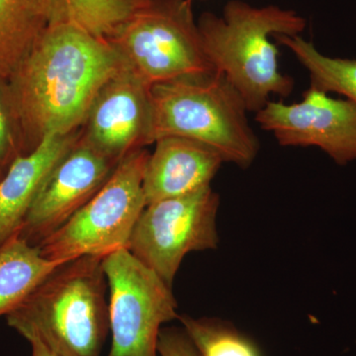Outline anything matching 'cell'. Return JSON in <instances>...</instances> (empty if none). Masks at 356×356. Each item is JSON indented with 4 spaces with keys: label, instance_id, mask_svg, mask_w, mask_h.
I'll return each instance as SVG.
<instances>
[{
    "label": "cell",
    "instance_id": "cell-1",
    "mask_svg": "<svg viewBox=\"0 0 356 356\" xmlns=\"http://www.w3.org/2000/svg\"><path fill=\"white\" fill-rule=\"evenodd\" d=\"M125 67L106 41L70 24H50L8 81L22 154L50 135L76 132L96 95Z\"/></svg>",
    "mask_w": 356,
    "mask_h": 356
},
{
    "label": "cell",
    "instance_id": "cell-2",
    "mask_svg": "<svg viewBox=\"0 0 356 356\" xmlns=\"http://www.w3.org/2000/svg\"><path fill=\"white\" fill-rule=\"evenodd\" d=\"M197 24L212 69L238 90L248 112L257 113L273 95H291L294 79L281 72L280 51L270 39L274 35L300 36L306 20L298 13L231 0L221 16L204 13Z\"/></svg>",
    "mask_w": 356,
    "mask_h": 356
},
{
    "label": "cell",
    "instance_id": "cell-3",
    "mask_svg": "<svg viewBox=\"0 0 356 356\" xmlns=\"http://www.w3.org/2000/svg\"><path fill=\"white\" fill-rule=\"evenodd\" d=\"M103 259L86 255L60 264L7 316V324L58 356H102L110 332Z\"/></svg>",
    "mask_w": 356,
    "mask_h": 356
},
{
    "label": "cell",
    "instance_id": "cell-4",
    "mask_svg": "<svg viewBox=\"0 0 356 356\" xmlns=\"http://www.w3.org/2000/svg\"><path fill=\"white\" fill-rule=\"evenodd\" d=\"M151 144L179 137L207 145L225 163L247 168L259 152L248 120L247 105L224 74L216 70L154 83Z\"/></svg>",
    "mask_w": 356,
    "mask_h": 356
},
{
    "label": "cell",
    "instance_id": "cell-5",
    "mask_svg": "<svg viewBox=\"0 0 356 356\" xmlns=\"http://www.w3.org/2000/svg\"><path fill=\"white\" fill-rule=\"evenodd\" d=\"M147 86L212 72L192 0H143L106 39Z\"/></svg>",
    "mask_w": 356,
    "mask_h": 356
},
{
    "label": "cell",
    "instance_id": "cell-6",
    "mask_svg": "<svg viewBox=\"0 0 356 356\" xmlns=\"http://www.w3.org/2000/svg\"><path fill=\"white\" fill-rule=\"evenodd\" d=\"M149 156L146 149H138L124 156L102 189L37 245L41 254L64 264L86 255L105 257L127 248L147 206L143 181Z\"/></svg>",
    "mask_w": 356,
    "mask_h": 356
},
{
    "label": "cell",
    "instance_id": "cell-7",
    "mask_svg": "<svg viewBox=\"0 0 356 356\" xmlns=\"http://www.w3.org/2000/svg\"><path fill=\"white\" fill-rule=\"evenodd\" d=\"M220 197L211 185L146 206L127 250L168 287L192 252L215 250L219 243Z\"/></svg>",
    "mask_w": 356,
    "mask_h": 356
},
{
    "label": "cell",
    "instance_id": "cell-8",
    "mask_svg": "<svg viewBox=\"0 0 356 356\" xmlns=\"http://www.w3.org/2000/svg\"><path fill=\"white\" fill-rule=\"evenodd\" d=\"M103 266L109 288L107 356H159L161 327L179 317L172 288L127 248L106 255Z\"/></svg>",
    "mask_w": 356,
    "mask_h": 356
},
{
    "label": "cell",
    "instance_id": "cell-9",
    "mask_svg": "<svg viewBox=\"0 0 356 356\" xmlns=\"http://www.w3.org/2000/svg\"><path fill=\"white\" fill-rule=\"evenodd\" d=\"M282 147H317L339 165L356 161V104L310 86L301 102H268L255 113Z\"/></svg>",
    "mask_w": 356,
    "mask_h": 356
},
{
    "label": "cell",
    "instance_id": "cell-10",
    "mask_svg": "<svg viewBox=\"0 0 356 356\" xmlns=\"http://www.w3.org/2000/svg\"><path fill=\"white\" fill-rule=\"evenodd\" d=\"M117 165L79 137L47 178L23 222L20 235L33 245H39L102 189Z\"/></svg>",
    "mask_w": 356,
    "mask_h": 356
},
{
    "label": "cell",
    "instance_id": "cell-11",
    "mask_svg": "<svg viewBox=\"0 0 356 356\" xmlns=\"http://www.w3.org/2000/svg\"><path fill=\"white\" fill-rule=\"evenodd\" d=\"M149 88L124 67L96 95L79 130L81 140L116 163L152 145Z\"/></svg>",
    "mask_w": 356,
    "mask_h": 356
},
{
    "label": "cell",
    "instance_id": "cell-12",
    "mask_svg": "<svg viewBox=\"0 0 356 356\" xmlns=\"http://www.w3.org/2000/svg\"><path fill=\"white\" fill-rule=\"evenodd\" d=\"M154 144L143 181L147 205L211 185L225 163L217 151L196 140L165 137Z\"/></svg>",
    "mask_w": 356,
    "mask_h": 356
},
{
    "label": "cell",
    "instance_id": "cell-13",
    "mask_svg": "<svg viewBox=\"0 0 356 356\" xmlns=\"http://www.w3.org/2000/svg\"><path fill=\"white\" fill-rule=\"evenodd\" d=\"M79 130L48 136L36 149L14 159L0 177V245L20 233L47 178L81 137Z\"/></svg>",
    "mask_w": 356,
    "mask_h": 356
},
{
    "label": "cell",
    "instance_id": "cell-14",
    "mask_svg": "<svg viewBox=\"0 0 356 356\" xmlns=\"http://www.w3.org/2000/svg\"><path fill=\"white\" fill-rule=\"evenodd\" d=\"M60 264L46 259L20 233L0 245V317L15 311Z\"/></svg>",
    "mask_w": 356,
    "mask_h": 356
},
{
    "label": "cell",
    "instance_id": "cell-15",
    "mask_svg": "<svg viewBox=\"0 0 356 356\" xmlns=\"http://www.w3.org/2000/svg\"><path fill=\"white\" fill-rule=\"evenodd\" d=\"M49 25L48 0H0V76L10 79Z\"/></svg>",
    "mask_w": 356,
    "mask_h": 356
},
{
    "label": "cell",
    "instance_id": "cell-16",
    "mask_svg": "<svg viewBox=\"0 0 356 356\" xmlns=\"http://www.w3.org/2000/svg\"><path fill=\"white\" fill-rule=\"evenodd\" d=\"M291 51L310 76V86L325 93H337L356 104V60L325 56L301 36L274 35Z\"/></svg>",
    "mask_w": 356,
    "mask_h": 356
},
{
    "label": "cell",
    "instance_id": "cell-17",
    "mask_svg": "<svg viewBox=\"0 0 356 356\" xmlns=\"http://www.w3.org/2000/svg\"><path fill=\"white\" fill-rule=\"evenodd\" d=\"M50 24H70L106 40L143 0H48Z\"/></svg>",
    "mask_w": 356,
    "mask_h": 356
},
{
    "label": "cell",
    "instance_id": "cell-18",
    "mask_svg": "<svg viewBox=\"0 0 356 356\" xmlns=\"http://www.w3.org/2000/svg\"><path fill=\"white\" fill-rule=\"evenodd\" d=\"M178 320L200 356H261L257 344L228 322L187 315Z\"/></svg>",
    "mask_w": 356,
    "mask_h": 356
},
{
    "label": "cell",
    "instance_id": "cell-19",
    "mask_svg": "<svg viewBox=\"0 0 356 356\" xmlns=\"http://www.w3.org/2000/svg\"><path fill=\"white\" fill-rule=\"evenodd\" d=\"M19 156L22 144L17 115L8 81L0 76V177Z\"/></svg>",
    "mask_w": 356,
    "mask_h": 356
},
{
    "label": "cell",
    "instance_id": "cell-20",
    "mask_svg": "<svg viewBox=\"0 0 356 356\" xmlns=\"http://www.w3.org/2000/svg\"><path fill=\"white\" fill-rule=\"evenodd\" d=\"M158 350L159 356H200L184 327H163Z\"/></svg>",
    "mask_w": 356,
    "mask_h": 356
},
{
    "label": "cell",
    "instance_id": "cell-21",
    "mask_svg": "<svg viewBox=\"0 0 356 356\" xmlns=\"http://www.w3.org/2000/svg\"><path fill=\"white\" fill-rule=\"evenodd\" d=\"M29 343L31 344L32 356H58L51 353L48 348L36 337H26Z\"/></svg>",
    "mask_w": 356,
    "mask_h": 356
},
{
    "label": "cell",
    "instance_id": "cell-22",
    "mask_svg": "<svg viewBox=\"0 0 356 356\" xmlns=\"http://www.w3.org/2000/svg\"><path fill=\"white\" fill-rule=\"evenodd\" d=\"M192 1H193V0H192Z\"/></svg>",
    "mask_w": 356,
    "mask_h": 356
},
{
    "label": "cell",
    "instance_id": "cell-23",
    "mask_svg": "<svg viewBox=\"0 0 356 356\" xmlns=\"http://www.w3.org/2000/svg\"></svg>",
    "mask_w": 356,
    "mask_h": 356
}]
</instances>
